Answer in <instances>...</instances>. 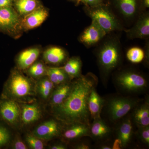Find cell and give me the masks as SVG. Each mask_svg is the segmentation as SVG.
Segmentation results:
<instances>
[{
  "label": "cell",
  "mask_w": 149,
  "mask_h": 149,
  "mask_svg": "<svg viewBox=\"0 0 149 149\" xmlns=\"http://www.w3.org/2000/svg\"><path fill=\"white\" fill-rule=\"evenodd\" d=\"M145 40L146 44L143 49L145 53V58L143 61H145V64L148 66L149 63V40L148 39Z\"/></svg>",
  "instance_id": "836d02e7"
},
{
  "label": "cell",
  "mask_w": 149,
  "mask_h": 149,
  "mask_svg": "<svg viewBox=\"0 0 149 149\" xmlns=\"http://www.w3.org/2000/svg\"><path fill=\"white\" fill-rule=\"evenodd\" d=\"M140 4L143 11L147 10L149 8V0H140Z\"/></svg>",
  "instance_id": "74e56055"
},
{
  "label": "cell",
  "mask_w": 149,
  "mask_h": 149,
  "mask_svg": "<svg viewBox=\"0 0 149 149\" xmlns=\"http://www.w3.org/2000/svg\"><path fill=\"white\" fill-rule=\"evenodd\" d=\"M36 81L15 68L11 71L4 85L1 98L13 100L18 103L35 101L37 96Z\"/></svg>",
  "instance_id": "3957f363"
},
{
  "label": "cell",
  "mask_w": 149,
  "mask_h": 149,
  "mask_svg": "<svg viewBox=\"0 0 149 149\" xmlns=\"http://www.w3.org/2000/svg\"><path fill=\"white\" fill-rule=\"evenodd\" d=\"M25 141L28 147L32 149H43L44 144L42 140L38 139L32 134H27L25 137Z\"/></svg>",
  "instance_id": "f1b7e54d"
},
{
  "label": "cell",
  "mask_w": 149,
  "mask_h": 149,
  "mask_svg": "<svg viewBox=\"0 0 149 149\" xmlns=\"http://www.w3.org/2000/svg\"><path fill=\"white\" fill-rule=\"evenodd\" d=\"M122 143L121 140L116 138L115 139L113 144H112V149H123Z\"/></svg>",
  "instance_id": "8d00e7d4"
},
{
  "label": "cell",
  "mask_w": 149,
  "mask_h": 149,
  "mask_svg": "<svg viewBox=\"0 0 149 149\" xmlns=\"http://www.w3.org/2000/svg\"><path fill=\"white\" fill-rule=\"evenodd\" d=\"M132 27L124 32L130 40L135 39L146 40L149 38V11L142 12L132 24Z\"/></svg>",
  "instance_id": "30bf717a"
},
{
  "label": "cell",
  "mask_w": 149,
  "mask_h": 149,
  "mask_svg": "<svg viewBox=\"0 0 149 149\" xmlns=\"http://www.w3.org/2000/svg\"><path fill=\"white\" fill-rule=\"evenodd\" d=\"M112 74L116 88L123 95L136 96L148 91V77L135 68L120 67Z\"/></svg>",
  "instance_id": "277c9868"
},
{
  "label": "cell",
  "mask_w": 149,
  "mask_h": 149,
  "mask_svg": "<svg viewBox=\"0 0 149 149\" xmlns=\"http://www.w3.org/2000/svg\"><path fill=\"white\" fill-rule=\"evenodd\" d=\"M43 58L46 63L54 65L64 64L68 58L67 52L61 47L52 46L44 51Z\"/></svg>",
  "instance_id": "e0dca14e"
},
{
  "label": "cell",
  "mask_w": 149,
  "mask_h": 149,
  "mask_svg": "<svg viewBox=\"0 0 149 149\" xmlns=\"http://www.w3.org/2000/svg\"><path fill=\"white\" fill-rule=\"evenodd\" d=\"M48 67L42 61L35 62L25 71L29 77L35 79H40L46 76Z\"/></svg>",
  "instance_id": "4316f807"
},
{
  "label": "cell",
  "mask_w": 149,
  "mask_h": 149,
  "mask_svg": "<svg viewBox=\"0 0 149 149\" xmlns=\"http://www.w3.org/2000/svg\"><path fill=\"white\" fill-rule=\"evenodd\" d=\"M62 124L56 118L50 119L38 125L33 130L32 135L42 141L52 140L61 135L63 126Z\"/></svg>",
  "instance_id": "8fae6325"
},
{
  "label": "cell",
  "mask_w": 149,
  "mask_h": 149,
  "mask_svg": "<svg viewBox=\"0 0 149 149\" xmlns=\"http://www.w3.org/2000/svg\"><path fill=\"white\" fill-rule=\"evenodd\" d=\"M68 1H70L74 3L76 6H78L80 4L78 0H68Z\"/></svg>",
  "instance_id": "60d3db41"
},
{
  "label": "cell",
  "mask_w": 149,
  "mask_h": 149,
  "mask_svg": "<svg viewBox=\"0 0 149 149\" xmlns=\"http://www.w3.org/2000/svg\"><path fill=\"white\" fill-rule=\"evenodd\" d=\"M115 13L120 19L124 26L132 25L140 14V0H104Z\"/></svg>",
  "instance_id": "52a82bcc"
},
{
  "label": "cell",
  "mask_w": 149,
  "mask_h": 149,
  "mask_svg": "<svg viewBox=\"0 0 149 149\" xmlns=\"http://www.w3.org/2000/svg\"><path fill=\"white\" fill-rule=\"evenodd\" d=\"M127 59L133 63H139L143 61L145 58L144 50L139 47H133L127 51L126 54Z\"/></svg>",
  "instance_id": "83f0119b"
},
{
  "label": "cell",
  "mask_w": 149,
  "mask_h": 149,
  "mask_svg": "<svg viewBox=\"0 0 149 149\" xmlns=\"http://www.w3.org/2000/svg\"><path fill=\"white\" fill-rule=\"evenodd\" d=\"M19 103L20 108V123L23 125H31L41 119L42 116V109L36 101Z\"/></svg>",
  "instance_id": "4fadbf2b"
},
{
  "label": "cell",
  "mask_w": 149,
  "mask_h": 149,
  "mask_svg": "<svg viewBox=\"0 0 149 149\" xmlns=\"http://www.w3.org/2000/svg\"><path fill=\"white\" fill-rule=\"evenodd\" d=\"M22 20V18L13 7L0 8V32L18 38L23 31Z\"/></svg>",
  "instance_id": "ba28073f"
},
{
  "label": "cell",
  "mask_w": 149,
  "mask_h": 149,
  "mask_svg": "<svg viewBox=\"0 0 149 149\" xmlns=\"http://www.w3.org/2000/svg\"><path fill=\"white\" fill-rule=\"evenodd\" d=\"M56 86L46 75L36 81L37 95L44 101H49Z\"/></svg>",
  "instance_id": "cb8c5ba5"
},
{
  "label": "cell",
  "mask_w": 149,
  "mask_h": 149,
  "mask_svg": "<svg viewBox=\"0 0 149 149\" xmlns=\"http://www.w3.org/2000/svg\"><path fill=\"white\" fill-rule=\"evenodd\" d=\"M12 148L14 149H27L28 147L25 143L19 137H17L12 144Z\"/></svg>",
  "instance_id": "d6a6232c"
},
{
  "label": "cell",
  "mask_w": 149,
  "mask_h": 149,
  "mask_svg": "<svg viewBox=\"0 0 149 149\" xmlns=\"http://www.w3.org/2000/svg\"><path fill=\"white\" fill-rule=\"evenodd\" d=\"M141 100L136 96L114 95L104 98L102 111L110 122L117 123L132 111Z\"/></svg>",
  "instance_id": "8992f818"
},
{
  "label": "cell",
  "mask_w": 149,
  "mask_h": 149,
  "mask_svg": "<svg viewBox=\"0 0 149 149\" xmlns=\"http://www.w3.org/2000/svg\"><path fill=\"white\" fill-rule=\"evenodd\" d=\"M11 139L10 131L4 125L0 124V148L9 143Z\"/></svg>",
  "instance_id": "f546056e"
},
{
  "label": "cell",
  "mask_w": 149,
  "mask_h": 149,
  "mask_svg": "<svg viewBox=\"0 0 149 149\" xmlns=\"http://www.w3.org/2000/svg\"><path fill=\"white\" fill-rule=\"evenodd\" d=\"M95 47L94 51L100 76L102 82L105 85L113 72L122 65V45L119 37L113 32L107 34Z\"/></svg>",
  "instance_id": "7a4b0ae2"
},
{
  "label": "cell",
  "mask_w": 149,
  "mask_h": 149,
  "mask_svg": "<svg viewBox=\"0 0 149 149\" xmlns=\"http://www.w3.org/2000/svg\"><path fill=\"white\" fill-rule=\"evenodd\" d=\"M137 137L142 143L147 146H149V126L139 127L137 132Z\"/></svg>",
  "instance_id": "4dcf8cb0"
},
{
  "label": "cell",
  "mask_w": 149,
  "mask_h": 149,
  "mask_svg": "<svg viewBox=\"0 0 149 149\" xmlns=\"http://www.w3.org/2000/svg\"><path fill=\"white\" fill-rule=\"evenodd\" d=\"M42 6L40 0H13V7L22 18Z\"/></svg>",
  "instance_id": "603a6c76"
},
{
  "label": "cell",
  "mask_w": 149,
  "mask_h": 149,
  "mask_svg": "<svg viewBox=\"0 0 149 149\" xmlns=\"http://www.w3.org/2000/svg\"><path fill=\"white\" fill-rule=\"evenodd\" d=\"M41 52V49L38 47L28 48L22 52L16 59L17 69L22 71L29 68L36 61Z\"/></svg>",
  "instance_id": "ac0fdd59"
},
{
  "label": "cell",
  "mask_w": 149,
  "mask_h": 149,
  "mask_svg": "<svg viewBox=\"0 0 149 149\" xmlns=\"http://www.w3.org/2000/svg\"><path fill=\"white\" fill-rule=\"evenodd\" d=\"M79 3H82L86 6L93 7L97 6L104 4V0H78Z\"/></svg>",
  "instance_id": "1f68e13d"
},
{
  "label": "cell",
  "mask_w": 149,
  "mask_h": 149,
  "mask_svg": "<svg viewBox=\"0 0 149 149\" xmlns=\"http://www.w3.org/2000/svg\"><path fill=\"white\" fill-rule=\"evenodd\" d=\"M72 81L69 95L62 103L52 107V114L63 125L80 123L90 125L88 98L93 88L97 87L98 79L95 74L88 72Z\"/></svg>",
  "instance_id": "6da1fadb"
},
{
  "label": "cell",
  "mask_w": 149,
  "mask_h": 149,
  "mask_svg": "<svg viewBox=\"0 0 149 149\" xmlns=\"http://www.w3.org/2000/svg\"><path fill=\"white\" fill-rule=\"evenodd\" d=\"M61 136L67 141H73L84 137H90V125L80 123L63 125Z\"/></svg>",
  "instance_id": "9a60e30c"
},
{
  "label": "cell",
  "mask_w": 149,
  "mask_h": 149,
  "mask_svg": "<svg viewBox=\"0 0 149 149\" xmlns=\"http://www.w3.org/2000/svg\"><path fill=\"white\" fill-rule=\"evenodd\" d=\"M47 76L55 86L71 81L62 67H48Z\"/></svg>",
  "instance_id": "484cf974"
},
{
  "label": "cell",
  "mask_w": 149,
  "mask_h": 149,
  "mask_svg": "<svg viewBox=\"0 0 149 149\" xmlns=\"http://www.w3.org/2000/svg\"><path fill=\"white\" fill-rule=\"evenodd\" d=\"M117 123L118 125L116 129L117 138L121 140L123 148H125L130 143L132 139L133 122L130 118H123Z\"/></svg>",
  "instance_id": "ffe728a7"
},
{
  "label": "cell",
  "mask_w": 149,
  "mask_h": 149,
  "mask_svg": "<svg viewBox=\"0 0 149 149\" xmlns=\"http://www.w3.org/2000/svg\"><path fill=\"white\" fill-rule=\"evenodd\" d=\"M73 86V81H69L56 86L49 101L52 107L59 105L69 95Z\"/></svg>",
  "instance_id": "44dd1931"
},
{
  "label": "cell",
  "mask_w": 149,
  "mask_h": 149,
  "mask_svg": "<svg viewBox=\"0 0 149 149\" xmlns=\"http://www.w3.org/2000/svg\"><path fill=\"white\" fill-rule=\"evenodd\" d=\"M82 66L83 63L80 57L74 56L68 58L62 67L72 80L82 75Z\"/></svg>",
  "instance_id": "d4e9b609"
},
{
  "label": "cell",
  "mask_w": 149,
  "mask_h": 149,
  "mask_svg": "<svg viewBox=\"0 0 149 149\" xmlns=\"http://www.w3.org/2000/svg\"><path fill=\"white\" fill-rule=\"evenodd\" d=\"M0 118L11 126L20 123V108L19 103L10 99H0Z\"/></svg>",
  "instance_id": "9c48e42d"
},
{
  "label": "cell",
  "mask_w": 149,
  "mask_h": 149,
  "mask_svg": "<svg viewBox=\"0 0 149 149\" xmlns=\"http://www.w3.org/2000/svg\"><path fill=\"white\" fill-rule=\"evenodd\" d=\"M13 7V0H0V8Z\"/></svg>",
  "instance_id": "d590c367"
},
{
  "label": "cell",
  "mask_w": 149,
  "mask_h": 149,
  "mask_svg": "<svg viewBox=\"0 0 149 149\" xmlns=\"http://www.w3.org/2000/svg\"><path fill=\"white\" fill-rule=\"evenodd\" d=\"M49 12L42 6L22 18V25L23 31H28L39 27L45 21Z\"/></svg>",
  "instance_id": "5bb4252c"
},
{
  "label": "cell",
  "mask_w": 149,
  "mask_h": 149,
  "mask_svg": "<svg viewBox=\"0 0 149 149\" xmlns=\"http://www.w3.org/2000/svg\"><path fill=\"white\" fill-rule=\"evenodd\" d=\"M132 111L130 118L138 128L149 126V97L141 100Z\"/></svg>",
  "instance_id": "2e32d148"
},
{
  "label": "cell",
  "mask_w": 149,
  "mask_h": 149,
  "mask_svg": "<svg viewBox=\"0 0 149 149\" xmlns=\"http://www.w3.org/2000/svg\"><path fill=\"white\" fill-rule=\"evenodd\" d=\"M74 149H89L91 148V145L87 142H81L76 144L74 147Z\"/></svg>",
  "instance_id": "e575fe53"
},
{
  "label": "cell",
  "mask_w": 149,
  "mask_h": 149,
  "mask_svg": "<svg viewBox=\"0 0 149 149\" xmlns=\"http://www.w3.org/2000/svg\"><path fill=\"white\" fill-rule=\"evenodd\" d=\"M107 35L104 29L92 20L91 25L85 28L78 37V40L87 48L95 47Z\"/></svg>",
  "instance_id": "7c38bea8"
},
{
  "label": "cell",
  "mask_w": 149,
  "mask_h": 149,
  "mask_svg": "<svg viewBox=\"0 0 149 149\" xmlns=\"http://www.w3.org/2000/svg\"><path fill=\"white\" fill-rule=\"evenodd\" d=\"M99 148L101 149H112V144L109 145L107 143L102 144L99 147Z\"/></svg>",
  "instance_id": "ab89813d"
},
{
  "label": "cell",
  "mask_w": 149,
  "mask_h": 149,
  "mask_svg": "<svg viewBox=\"0 0 149 149\" xmlns=\"http://www.w3.org/2000/svg\"><path fill=\"white\" fill-rule=\"evenodd\" d=\"M104 104V98L102 97L96 91V87L91 91L88 100V108L91 118L94 119L101 117Z\"/></svg>",
  "instance_id": "7402d4cb"
},
{
  "label": "cell",
  "mask_w": 149,
  "mask_h": 149,
  "mask_svg": "<svg viewBox=\"0 0 149 149\" xmlns=\"http://www.w3.org/2000/svg\"><path fill=\"white\" fill-rule=\"evenodd\" d=\"M111 127L101 117L93 120L90 125V137L97 141L108 139L111 136Z\"/></svg>",
  "instance_id": "d6986e66"
},
{
  "label": "cell",
  "mask_w": 149,
  "mask_h": 149,
  "mask_svg": "<svg viewBox=\"0 0 149 149\" xmlns=\"http://www.w3.org/2000/svg\"><path fill=\"white\" fill-rule=\"evenodd\" d=\"M50 149H65L67 148L65 144L62 143H58L54 144L52 146L50 147Z\"/></svg>",
  "instance_id": "f35d334b"
},
{
  "label": "cell",
  "mask_w": 149,
  "mask_h": 149,
  "mask_svg": "<svg viewBox=\"0 0 149 149\" xmlns=\"http://www.w3.org/2000/svg\"><path fill=\"white\" fill-rule=\"evenodd\" d=\"M83 10L92 20L95 22L107 34L125 31V28L121 20L107 4L97 6H84Z\"/></svg>",
  "instance_id": "5b68a950"
}]
</instances>
